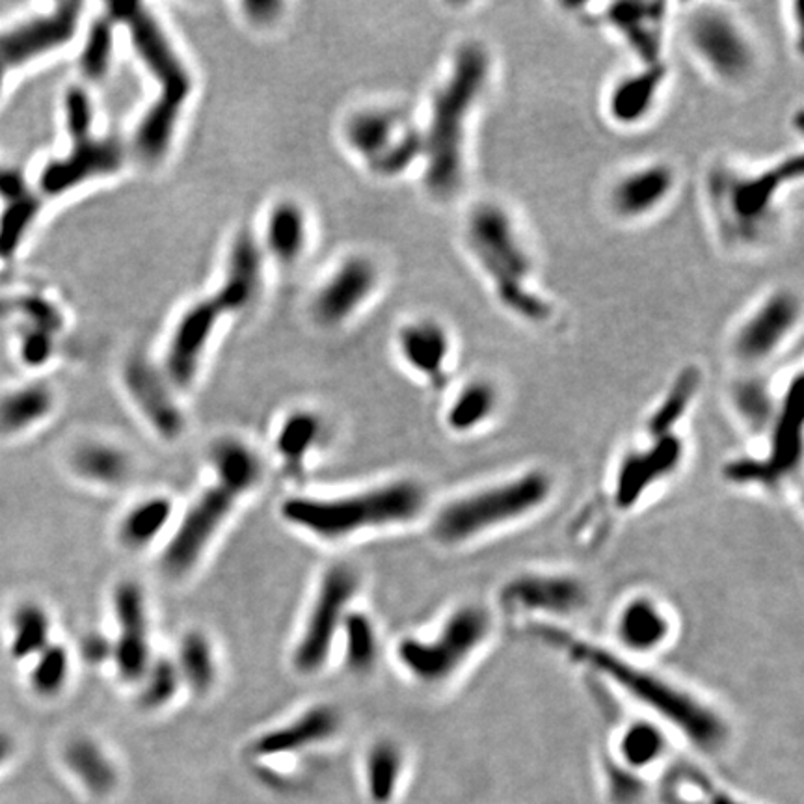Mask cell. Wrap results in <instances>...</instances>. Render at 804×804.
I'll return each mask as SVG.
<instances>
[{"label": "cell", "mask_w": 804, "mask_h": 804, "mask_svg": "<svg viewBox=\"0 0 804 804\" xmlns=\"http://www.w3.org/2000/svg\"><path fill=\"white\" fill-rule=\"evenodd\" d=\"M496 75V59L486 41L464 38L445 62L434 85L421 127V179L432 200L447 203L465 189L470 174L471 132Z\"/></svg>", "instance_id": "obj_1"}, {"label": "cell", "mask_w": 804, "mask_h": 804, "mask_svg": "<svg viewBox=\"0 0 804 804\" xmlns=\"http://www.w3.org/2000/svg\"><path fill=\"white\" fill-rule=\"evenodd\" d=\"M462 246L505 314L525 327L550 324L556 304L540 285L535 250L507 203H471L462 218Z\"/></svg>", "instance_id": "obj_2"}, {"label": "cell", "mask_w": 804, "mask_h": 804, "mask_svg": "<svg viewBox=\"0 0 804 804\" xmlns=\"http://www.w3.org/2000/svg\"><path fill=\"white\" fill-rule=\"evenodd\" d=\"M801 153L762 166L715 161L704 176V205L717 241L732 254H752L775 239L786 200L803 183Z\"/></svg>", "instance_id": "obj_3"}, {"label": "cell", "mask_w": 804, "mask_h": 804, "mask_svg": "<svg viewBox=\"0 0 804 804\" xmlns=\"http://www.w3.org/2000/svg\"><path fill=\"white\" fill-rule=\"evenodd\" d=\"M533 634L569 655L570 661L611 681L618 691L628 694L629 699L647 707L655 717L680 730L702 751L715 752L725 745L728 726L723 717L684 687L563 629L540 624V628L533 629Z\"/></svg>", "instance_id": "obj_4"}, {"label": "cell", "mask_w": 804, "mask_h": 804, "mask_svg": "<svg viewBox=\"0 0 804 804\" xmlns=\"http://www.w3.org/2000/svg\"><path fill=\"white\" fill-rule=\"evenodd\" d=\"M111 17L125 25L135 51L158 86L157 98L145 112L135 137L138 155L148 163H157L170 150L177 122L192 95V73L157 17L144 4L116 2L111 4Z\"/></svg>", "instance_id": "obj_5"}, {"label": "cell", "mask_w": 804, "mask_h": 804, "mask_svg": "<svg viewBox=\"0 0 804 804\" xmlns=\"http://www.w3.org/2000/svg\"><path fill=\"white\" fill-rule=\"evenodd\" d=\"M261 246L248 233H242L229 250L222 285L192 304L171 332L164 354V377L170 386L187 390L196 380L218 322L254 301L261 285Z\"/></svg>", "instance_id": "obj_6"}, {"label": "cell", "mask_w": 804, "mask_h": 804, "mask_svg": "<svg viewBox=\"0 0 804 804\" xmlns=\"http://www.w3.org/2000/svg\"><path fill=\"white\" fill-rule=\"evenodd\" d=\"M425 505L423 484L413 478H395L347 496L289 497L282 503V516L296 529L337 543L366 531L412 522Z\"/></svg>", "instance_id": "obj_7"}, {"label": "cell", "mask_w": 804, "mask_h": 804, "mask_svg": "<svg viewBox=\"0 0 804 804\" xmlns=\"http://www.w3.org/2000/svg\"><path fill=\"white\" fill-rule=\"evenodd\" d=\"M553 494V478L543 470L520 475L458 496L438 510L432 535L444 546H462L503 529L543 509Z\"/></svg>", "instance_id": "obj_8"}, {"label": "cell", "mask_w": 804, "mask_h": 804, "mask_svg": "<svg viewBox=\"0 0 804 804\" xmlns=\"http://www.w3.org/2000/svg\"><path fill=\"white\" fill-rule=\"evenodd\" d=\"M490 611L477 603H464L449 613L432 637H405L395 648L400 667L423 686H442L452 680L490 639Z\"/></svg>", "instance_id": "obj_9"}, {"label": "cell", "mask_w": 804, "mask_h": 804, "mask_svg": "<svg viewBox=\"0 0 804 804\" xmlns=\"http://www.w3.org/2000/svg\"><path fill=\"white\" fill-rule=\"evenodd\" d=\"M64 118L69 150L41 166L36 187L46 200L66 196L99 177L111 176L124 163V150L114 140L93 135L92 99L85 88L73 86L64 98Z\"/></svg>", "instance_id": "obj_10"}, {"label": "cell", "mask_w": 804, "mask_h": 804, "mask_svg": "<svg viewBox=\"0 0 804 804\" xmlns=\"http://www.w3.org/2000/svg\"><path fill=\"white\" fill-rule=\"evenodd\" d=\"M684 41L702 72L726 88H741L758 75V43L728 7H694L686 17Z\"/></svg>", "instance_id": "obj_11"}, {"label": "cell", "mask_w": 804, "mask_h": 804, "mask_svg": "<svg viewBox=\"0 0 804 804\" xmlns=\"http://www.w3.org/2000/svg\"><path fill=\"white\" fill-rule=\"evenodd\" d=\"M345 140L377 176L393 179L421 166V127L400 106H367L354 112L345 124Z\"/></svg>", "instance_id": "obj_12"}, {"label": "cell", "mask_w": 804, "mask_h": 804, "mask_svg": "<svg viewBox=\"0 0 804 804\" xmlns=\"http://www.w3.org/2000/svg\"><path fill=\"white\" fill-rule=\"evenodd\" d=\"M803 324V298L795 289L775 288L760 296L736 322L728 347L733 361L758 371L784 353Z\"/></svg>", "instance_id": "obj_13"}, {"label": "cell", "mask_w": 804, "mask_h": 804, "mask_svg": "<svg viewBox=\"0 0 804 804\" xmlns=\"http://www.w3.org/2000/svg\"><path fill=\"white\" fill-rule=\"evenodd\" d=\"M82 7H56L0 21V85L8 88L15 75L36 66L69 46L79 33Z\"/></svg>", "instance_id": "obj_14"}, {"label": "cell", "mask_w": 804, "mask_h": 804, "mask_svg": "<svg viewBox=\"0 0 804 804\" xmlns=\"http://www.w3.org/2000/svg\"><path fill=\"white\" fill-rule=\"evenodd\" d=\"M804 392L797 374L780 395L777 416L769 431V445L762 458L736 460L725 468V478L733 484L778 486L801 468L803 460Z\"/></svg>", "instance_id": "obj_15"}, {"label": "cell", "mask_w": 804, "mask_h": 804, "mask_svg": "<svg viewBox=\"0 0 804 804\" xmlns=\"http://www.w3.org/2000/svg\"><path fill=\"white\" fill-rule=\"evenodd\" d=\"M360 590V576L350 564H334L322 576L308 618L293 650L296 673H319L332 654L350 603Z\"/></svg>", "instance_id": "obj_16"}, {"label": "cell", "mask_w": 804, "mask_h": 804, "mask_svg": "<svg viewBox=\"0 0 804 804\" xmlns=\"http://www.w3.org/2000/svg\"><path fill=\"white\" fill-rule=\"evenodd\" d=\"M244 496V492L220 477H215L213 483L207 484L187 509L174 536L164 548V572L181 577L196 569L210 543Z\"/></svg>", "instance_id": "obj_17"}, {"label": "cell", "mask_w": 804, "mask_h": 804, "mask_svg": "<svg viewBox=\"0 0 804 804\" xmlns=\"http://www.w3.org/2000/svg\"><path fill=\"white\" fill-rule=\"evenodd\" d=\"M671 4L655 0H615L589 15L621 43L635 66L667 64Z\"/></svg>", "instance_id": "obj_18"}, {"label": "cell", "mask_w": 804, "mask_h": 804, "mask_svg": "<svg viewBox=\"0 0 804 804\" xmlns=\"http://www.w3.org/2000/svg\"><path fill=\"white\" fill-rule=\"evenodd\" d=\"M680 187L676 166L663 158L634 164L616 174L605 190L609 215L621 224H645L667 209Z\"/></svg>", "instance_id": "obj_19"}, {"label": "cell", "mask_w": 804, "mask_h": 804, "mask_svg": "<svg viewBox=\"0 0 804 804\" xmlns=\"http://www.w3.org/2000/svg\"><path fill=\"white\" fill-rule=\"evenodd\" d=\"M501 605L509 613L533 616H572L589 602V590L579 577L569 574H520L505 583Z\"/></svg>", "instance_id": "obj_20"}, {"label": "cell", "mask_w": 804, "mask_h": 804, "mask_svg": "<svg viewBox=\"0 0 804 804\" xmlns=\"http://www.w3.org/2000/svg\"><path fill=\"white\" fill-rule=\"evenodd\" d=\"M671 72L667 64L635 66L611 80L603 93V116L621 131H637L660 111Z\"/></svg>", "instance_id": "obj_21"}, {"label": "cell", "mask_w": 804, "mask_h": 804, "mask_svg": "<svg viewBox=\"0 0 804 804\" xmlns=\"http://www.w3.org/2000/svg\"><path fill=\"white\" fill-rule=\"evenodd\" d=\"M686 457L684 439L674 434L650 436V444L629 451L616 468L613 496L621 510H631L641 503L648 492L671 477Z\"/></svg>", "instance_id": "obj_22"}, {"label": "cell", "mask_w": 804, "mask_h": 804, "mask_svg": "<svg viewBox=\"0 0 804 804\" xmlns=\"http://www.w3.org/2000/svg\"><path fill=\"white\" fill-rule=\"evenodd\" d=\"M118 635L112 641V663L122 680L138 684L151 663L150 621L145 592L137 582L118 583L112 595Z\"/></svg>", "instance_id": "obj_23"}, {"label": "cell", "mask_w": 804, "mask_h": 804, "mask_svg": "<svg viewBox=\"0 0 804 804\" xmlns=\"http://www.w3.org/2000/svg\"><path fill=\"white\" fill-rule=\"evenodd\" d=\"M46 205L20 166L0 158V270L20 257Z\"/></svg>", "instance_id": "obj_24"}, {"label": "cell", "mask_w": 804, "mask_h": 804, "mask_svg": "<svg viewBox=\"0 0 804 804\" xmlns=\"http://www.w3.org/2000/svg\"><path fill=\"white\" fill-rule=\"evenodd\" d=\"M380 285L377 263L367 255H350L317 291L314 315L324 327H337L358 314Z\"/></svg>", "instance_id": "obj_25"}, {"label": "cell", "mask_w": 804, "mask_h": 804, "mask_svg": "<svg viewBox=\"0 0 804 804\" xmlns=\"http://www.w3.org/2000/svg\"><path fill=\"white\" fill-rule=\"evenodd\" d=\"M395 343L400 360L416 377L436 387L449 382L455 335L444 321L436 317H418L405 322Z\"/></svg>", "instance_id": "obj_26"}, {"label": "cell", "mask_w": 804, "mask_h": 804, "mask_svg": "<svg viewBox=\"0 0 804 804\" xmlns=\"http://www.w3.org/2000/svg\"><path fill=\"white\" fill-rule=\"evenodd\" d=\"M125 386L153 431L164 439H177L183 434L184 418L171 395L170 382L142 358L125 367Z\"/></svg>", "instance_id": "obj_27"}, {"label": "cell", "mask_w": 804, "mask_h": 804, "mask_svg": "<svg viewBox=\"0 0 804 804\" xmlns=\"http://www.w3.org/2000/svg\"><path fill=\"white\" fill-rule=\"evenodd\" d=\"M341 715L334 706L317 704L288 725L278 726L255 739L252 751L257 756H280L321 745L340 732Z\"/></svg>", "instance_id": "obj_28"}, {"label": "cell", "mask_w": 804, "mask_h": 804, "mask_svg": "<svg viewBox=\"0 0 804 804\" xmlns=\"http://www.w3.org/2000/svg\"><path fill=\"white\" fill-rule=\"evenodd\" d=\"M616 639L629 654H654L673 635L667 609L650 596H635L622 605L615 622Z\"/></svg>", "instance_id": "obj_29"}, {"label": "cell", "mask_w": 804, "mask_h": 804, "mask_svg": "<svg viewBox=\"0 0 804 804\" xmlns=\"http://www.w3.org/2000/svg\"><path fill=\"white\" fill-rule=\"evenodd\" d=\"M499 408L501 392L496 382L488 377H473L452 393L451 400L445 408V426L460 436L475 434L490 425Z\"/></svg>", "instance_id": "obj_30"}, {"label": "cell", "mask_w": 804, "mask_h": 804, "mask_svg": "<svg viewBox=\"0 0 804 804\" xmlns=\"http://www.w3.org/2000/svg\"><path fill=\"white\" fill-rule=\"evenodd\" d=\"M54 410V392L43 382H27L0 393V434L14 436L40 425Z\"/></svg>", "instance_id": "obj_31"}, {"label": "cell", "mask_w": 804, "mask_h": 804, "mask_svg": "<svg viewBox=\"0 0 804 804\" xmlns=\"http://www.w3.org/2000/svg\"><path fill=\"white\" fill-rule=\"evenodd\" d=\"M308 216L295 202H280L267 216L265 224V246L282 265L298 261L308 248Z\"/></svg>", "instance_id": "obj_32"}, {"label": "cell", "mask_w": 804, "mask_h": 804, "mask_svg": "<svg viewBox=\"0 0 804 804\" xmlns=\"http://www.w3.org/2000/svg\"><path fill=\"white\" fill-rule=\"evenodd\" d=\"M702 384V371L699 367L687 366L674 377L667 392L663 393L660 403L650 413L647 421L648 436L674 434L681 421L691 410Z\"/></svg>", "instance_id": "obj_33"}, {"label": "cell", "mask_w": 804, "mask_h": 804, "mask_svg": "<svg viewBox=\"0 0 804 804\" xmlns=\"http://www.w3.org/2000/svg\"><path fill=\"white\" fill-rule=\"evenodd\" d=\"M730 403L746 429L767 432L777 416L780 397L758 371H746L730 387Z\"/></svg>", "instance_id": "obj_34"}, {"label": "cell", "mask_w": 804, "mask_h": 804, "mask_svg": "<svg viewBox=\"0 0 804 804\" xmlns=\"http://www.w3.org/2000/svg\"><path fill=\"white\" fill-rule=\"evenodd\" d=\"M174 516V501L166 496L145 497L125 512L119 522V540L129 550H142L163 535Z\"/></svg>", "instance_id": "obj_35"}, {"label": "cell", "mask_w": 804, "mask_h": 804, "mask_svg": "<svg viewBox=\"0 0 804 804\" xmlns=\"http://www.w3.org/2000/svg\"><path fill=\"white\" fill-rule=\"evenodd\" d=\"M210 468L215 477L228 481L244 494L254 490L263 477L261 458L239 438H220L213 445Z\"/></svg>", "instance_id": "obj_36"}, {"label": "cell", "mask_w": 804, "mask_h": 804, "mask_svg": "<svg viewBox=\"0 0 804 804\" xmlns=\"http://www.w3.org/2000/svg\"><path fill=\"white\" fill-rule=\"evenodd\" d=\"M72 465L79 477L106 488L124 484L131 475L129 455L119 447L99 442L79 447L73 455Z\"/></svg>", "instance_id": "obj_37"}, {"label": "cell", "mask_w": 804, "mask_h": 804, "mask_svg": "<svg viewBox=\"0 0 804 804\" xmlns=\"http://www.w3.org/2000/svg\"><path fill=\"white\" fill-rule=\"evenodd\" d=\"M69 771L79 778L93 795H109L118 784V773L105 751L92 739H75L64 752Z\"/></svg>", "instance_id": "obj_38"}, {"label": "cell", "mask_w": 804, "mask_h": 804, "mask_svg": "<svg viewBox=\"0 0 804 804\" xmlns=\"http://www.w3.org/2000/svg\"><path fill=\"white\" fill-rule=\"evenodd\" d=\"M322 434V421L309 410H296L283 419L276 434V452L289 470L298 471Z\"/></svg>", "instance_id": "obj_39"}, {"label": "cell", "mask_w": 804, "mask_h": 804, "mask_svg": "<svg viewBox=\"0 0 804 804\" xmlns=\"http://www.w3.org/2000/svg\"><path fill=\"white\" fill-rule=\"evenodd\" d=\"M177 671L183 686L192 693H209L216 681V658L213 642L202 631L184 635L177 650Z\"/></svg>", "instance_id": "obj_40"}, {"label": "cell", "mask_w": 804, "mask_h": 804, "mask_svg": "<svg viewBox=\"0 0 804 804\" xmlns=\"http://www.w3.org/2000/svg\"><path fill=\"white\" fill-rule=\"evenodd\" d=\"M345 663L354 674L371 673L380 658V639L373 618L361 611H348L343 626Z\"/></svg>", "instance_id": "obj_41"}, {"label": "cell", "mask_w": 804, "mask_h": 804, "mask_svg": "<svg viewBox=\"0 0 804 804\" xmlns=\"http://www.w3.org/2000/svg\"><path fill=\"white\" fill-rule=\"evenodd\" d=\"M10 647L17 660H30L51 645V618L38 603H21L10 618Z\"/></svg>", "instance_id": "obj_42"}, {"label": "cell", "mask_w": 804, "mask_h": 804, "mask_svg": "<svg viewBox=\"0 0 804 804\" xmlns=\"http://www.w3.org/2000/svg\"><path fill=\"white\" fill-rule=\"evenodd\" d=\"M403 773V752L390 739L377 741L366 758V782L374 803L392 801Z\"/></svg>", "instance_id": "obj_43"}, {"label": "cell", "mask_w": 804, "mask_h": 804, "mask_svg": "<svg viewBox=\"0 0 804 804\" xmlns=\"http://www.w3.org/2000/svg\"><path fill=\"white\" fill-rule=\"evenodd\" d=\"M667 749V739L661 728L650 720H635L624 728L618 751L626 764L635 769H645L655 764Z\"/></svg>", "instance_id": "obj_44"}, {"label": "cell", "mask_w": 804, "mask_h": 804, "mask_svg": "<svg viewBox=\"0 0 804 804\" xmlns=\"http://www.w3.org/2000/svg\"><path fill=\"white\" fill-rule=\"evenodd\" d=\"M140 684V704L148 710H158L176 699L177 691L183 686L176 661L168 658L151 660Z\"/></svg>", "instance_id": "obj_45"}, {"label": "cell", "mask_w": 804, "mask_h": 804, "mask_svg": "<svg viewBox=\"0 0 804 804\" xmlns=\"http://www.w3.org/2000/svg\"><path fill=\"white\" fill-rule=\"evenodd\" d=\"M69 678V654L62 645H49L36 655L30 684L41 697L59 694Z\"/></svg>", "instance_id": "obj_46"}, {"label": "cell", "mask_w": 804, "mask_h": 804, "mask_svg": "<svg viewBox=\"0 0 804 804\" xmlns=\"http://www.w3.org/2000/svg\"><path fill=\"white\" fill-rule=\"evenodd\" d=\"M112 27L109 21H99L86 38L82 54H80V69L88 79L99 80L105 77L112 60Z\"/></svg>", "instance_id": "obj_47"}, {"label": "cell", "mask_w": 804, "mask_h": 804, "mask_svg": "<svg viewBox=\"0 0 804 804\" xmlns=\"http://www.w3.org/2000/svg\"><path fill=\"white\" fill-rule=\"evenodd\" d=\"M82 660L90 665H101L105 661H112V641L99 634L88 635L80 645Z\"/></svg>", "instance_id": "obj_48"}, {"label": "cell", "mask_w": 804, "mask_h": 804, "mask_svg": "<svg viewBox=\"0 0 804 804\" xmlns=\"http://www.w3.org/2000/svg\"><path fill=\"white\" fill-rule=\"evenodd\" d=\"M12 751H14L12 739L8 738L7 733L0 732V765L4 764V762L10 758Z\"/></svg>", "instance_id": "obj_49"}, {"label": "cell", "mask_w": 804, "mask_h": 804, "mask_svg": "<svg viewBox=\"0 0 804 804\" xmlns=\"http://www.w3.org/2000/svg\"><path fill=\"white\" fill-rule=\"evenodd\" d=\"M4 92H7V88H4V86L0 85V99H2V95H4Z\"/></svg>", "instance_id": "obj_50"}]
</instances>
